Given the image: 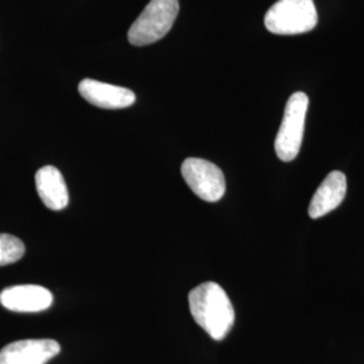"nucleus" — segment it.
Masks as SVG:
<instances>
[{"label":"nucleus","instance_id":"6e6552de","mask_svg":"<svg viewBox=\"0 0 364 364\" xmlns=\"http://www.w3.org/2000/svg\"><path fill=\"white\" fill-rule=\"evenodd\" d=\"M0 304L11 312H43L52 306L53 294L38 285H19L4 289L0 293Z\"/></svg>","mask_w":364,"mask_h":364},{"label":"nucleus","instance_id":"39448f33","mask_svg":"<svg viewBox=\"0 0 364 364\" xmlns=\"http://www.w3.org/2000/svg\"><path fill=\"white\" fill-rule=\"evenodd\" d=\"M181 173L192 192L204 201L216 203L225 193V178L223 171L219 166L207 159H185Z\"/></svg>","mask_w":364,"mask_h":364},{"label":"nucleus","instance_id":"20e7f679","mask_svg":"<svg viewBox=\"0 0 364 364\" xmlns=\"http://www.w3.org/2000/svg\"><path fill=\"white\" fill-rule=\"evenodd\" d=\"M308 105L309 99L304 92L293 93L287 100L284 119L274 144L277 156L284 162H290L299 156Z\"/></svg>","mask_w":364,"mask_h":364},{"label":"nucleus","instance_id":"f257e3e1","mask_svg":"<svg viewBox=\"0 0 364 364\" xmlns=\"http://www.w3.org/2000/svg\"><path fill=\"white\" fill-rule=\"evenodd\" d=\"M189 309L196 323L210 338L220 341L235 323V311L225 290L216 282H205L189 293Z\"/></svg>","mask_w":364,"mask_h":364},{"label":"nucleus","instance_id":"7ed1b4c3","mask_svg":"<svg viewBox=\"0 0 364 364\" xmlns=\"http://www.w3.org/2000/svg\"><path fill=\"white\" fill-rule=\"evenodd\" d=\"M313 0H278L264 16L266 28L278 36L304 34L317 26Z\"/></svg>","mask_w":364,"mask_h":364},{"label":"nucleus","instance_id":"f03ea898","mask_svg":"<svg viewBox=\"0 0 364 364\" xmlns=\"http://www.w3.org/2000/svg\"><path fill=\"white\" fill-rule=\"evenodd\" d=\"M180 13L178 0H150L129 30V42L134 46L151 45L164 38Z\"/></svg>","mask_w":364,"mask_h":364},{"label":"nucleus","instance_id":"0eeeda50","mask_svg":"<svg viewBox=\"0 0 364 364\" xmlns=\"http://www.w3.org/2000/svg\"><path fill=\"white\" fill-rule=\"evenodd\" d=\"M78 92L88 103L105 109L127 108L136 100L135 93L131 90L92 78L82 80L78 84Z\"/></svg>","mask_w":364,"mask_h":364},{"label":"nucleus","instance_id":"1a4fd4ad","mask_svg":"<svg viewBox=\"0 0 364 364\" xmlns=\"http://www.w3.org/2000/svg\"><path fill=\"white\" fill-rule=\"evenodd\" d=\"M347 193V178L341 171H331L321 182L309 204V216L320 219L338 208Z\"/></svg>","mask_w":364,"mask_h":364},{"label":"nucleus","instance_id":"9d476101","mask_svg":"<svg viewBox=\"0 0 364 364\" xmlns=\"http://www.w3.org/2000/svg\"><path fill=\"white\" fill-rule=\"evenodd\" d=\"M39 198L46 208L61 210L69 203V192L61 171L54 166H43L36 174Z\"/></svg>","mask_w":364,"mask_h":364},{"label":"nucleus","instance_id":"423d86ee","mask_svg":"<svg viewBox=\"0 0 364 364\" xmlns=\"http://www.w3.org/2000/svg\"><path fill=\"white\" fill-rule=\"evenodd\" d=\"M61 351L52 338H27L7 344L0 351V364H46Z\"/></svg>","mask_w":364,"mask_h":364},{"label":"nucleus","instance_id":"9b49d317","mask_svg":"<svg viewBox=\"0 0 364 364\" xmlns=\"http://www.w3.org/2000/svg\"><path fill=\"white\" fill-rule=\"evenodd\" d=\"M26 247L21 239L9 234H0V266L11 264L25 255Z\"/></svg>","mask_w":364,"mask_h":364}]
</instances>
